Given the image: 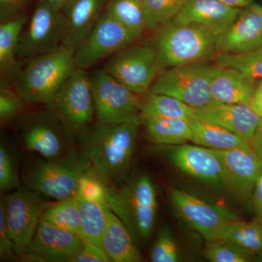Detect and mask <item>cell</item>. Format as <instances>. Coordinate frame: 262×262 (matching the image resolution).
Segmentation results:
<instances>
[{
	"label": "cell",
	"instance_id": "6da1fadb",
	"mask_svg": "<svg viewBox=\"0 0 262 262\" xmlns=\"http://www.w3.org/2000/svg\"><path fill=\"white\" fill-rule=\"evenodd\" d=\"M139 125L91 124L79 136L89 169L106 186L122 178L135 151Z\"/></svg>",
	"mask_w": 262,
	"mask_h": 262
},
{
	"label": "cell",
	"instance_id": "7a4b0ae2",
	"mask_svg": "<svg viewBox=\"0 0 262 262\" xmlns=\"http://www.w3.org/2000/svg\"><path fill=\"white\" fill-rule=\"evenodd\" d=\"M75 50L62 46L58 49L28 60L8 75L27 103L48 105L76 68Z\"/></svg>",
	"mask_w": 262,
	"mask_h": 262
},
{
	"label": "cell",
	"instance_id": "3957f363",
	"mask_svg": "<svg viewBox=\"0 0 262 262\" xmlns=\"http://www.w3.org/2000/svg\"><path fill=\"white\" fill-rule=\"evenodd\" d=\"M154 47L163 70L206 63L216 54L218 35L209 29L173 19L157 31Z\"/></svg>",
	"mask_w": 262,
	"mask_h": 262
},
{
	"label": "cell",
	"instance_id": "277c9868",
	"mask_svg": "<svg viewBox=\"0 0 262 262\" xmlns=\"http://www.w3.org/2000/svg\"><path fill=\"white\" fill-rule=\"evenodd\" d=\"M106 203L123 222L134 239H147L152 233L158 201L154 184L146 175L140 176L120 189L107 187Z\"/></svg>",
	"mask_w": 262,
	"mask_h": 262
},
{
	"label": "cell",
	"instance_id": "5b68a950",
	"mask_svg": "<svg viewBox=\"0 0 262 262\" xmlns=\"http://www.w3.org/2000/svg\"><path fill=\"white\" fill-rule=\"evenodd\" d=\"M88 169L82 154L70 151L59 158L33 163L26 170L24 180L29 189L61 201L77 194L81 177Z\"/></svg>",
	"mask_w": 262,
	"mask_h": 262
},
{
	"label": "cell",
	"instance_id": "8992f818",
	"mask_svg": "<svg viewBox=\"0 0 262 262\" xmlns=\"http://www.w3.org/2000/svg\"><path fill=\"white\" fill-rule=\"evenodd\" d=\"M220 69L206 62L165 69L150 91L172 96L194 108L207 107L217 103L211 96V83Z\"/></svg>",
	"mask_w": 262,
	"mask_h": 262
},
{
	"label": "cell",
	"instance_id": "52a82bcc",
	"mask_svg": "<svg viewBox=\"0 0 262 262\" xmlns=\"http://www.w3.org/2000/svg\"><path fill=\"white\" fill-rule=\"evenodd\" d=\"M90 77L97 122L136 125L142 123L139 95L132 92L103 68L95 71Z\"/></svg>",
	"mask_w": 262,
	"mask_h": 262
},
{
	"label": "cell",
	"instance_id": "ba28073f",
	"mask_svg": "<svg viewBox=\"0 0 262 262\" xmlns=\"http://www.w3.org/2000/svg\"><path fill=\"white\" fill-rule=\"evenodd\" d=\"M72 136H79L92 124L95 115L91 77L85 70L76 68L47 105Z\"/></svg>",
	"mask_w": 262,
	"mask_h": 262
},
{
	"label": "cell",
	"instance_id": "9c48e42d",
	"mask_svg": "<svg viewBox=\"0 0 262 262\" xmlns=\"http://www.w3.org/2000/svg\"><path fill=\"white\" fill-rule=\"evenodd\" d=\"M103 69L139 96L150 91L163 70L152 45L136 43L108 58Z\"/></svg>",
	"mask_w": 262,
	"mask_h": 262
},
{
	"label": "cell",
	"instance_id": "30bf717a",
	"mask_svg": "<svg viewBox=\"0 0 262 262\" xmlns=\"http://www.w3.org/2000/svg\"><path fill=\"white\" fill-rule=\"evenodd\" d=\"M18 118L20 139L28 151L46 159L67 154L73 136L51 110L25 114Z\"/></svg>",
	"mask_w": 262,
	"mask_h": 262
},
{
	"label": "cell",
	"instance_id": "8fae6325",
	"mask_svg": "<svg viewBox=\"0 0 262 262\" xmlns=\"http://www.w3.org/2000/svg\"><path fill=\"white\" fill-rule=\"evenodd\" d=\"M138 40L133 33L114 18L106 9L89 35L75 50V67L86 70L106 58H111Z\"/></svg>",
	"mask_w": 262,
	"mask_h": 262
},
{
	"label": "cell",
	"instance_id": "7c38bea8",
	"mask_svg": "<svg viewBox=\"0 0 262 262\" xmlns=\"http://www.w3.org/2000/svg\"><path fill=\"white\" fill-rule=\"evenodd\" d=\"M62 37L61 12L38 2L19 39L17 60L27 61L58 49Z\"/></svg>",
	"mask_w": 262,
	"mask_h": 262
},
{
	"label": "cell",
	"instance_id": "4fadbf2b",
	"mask_svg": "<svg viewBox=\"0 0 262 262\" xmlns=\"http://www.w3.org/2000/svg\"><path fill=\"white\" fill-rule=\"evenodd\" d=\"M7 225L16 254L24 253L35 234L47 203L39 193L19 189L4 199Z\"/></svg>",
	"mask_w": 262,
	"mask_h": 262
},
{
	"label": "cell",
	"instance_id": "5bb4252c",
	"mask_svg": "<svg viewBox=\"0 0 262 262\" xmlns=\"http://www.w3.org/2000/svg\"><path fill=\"white\" fill-rule=\"evenodd\" d=\"M170 199L182 218L208 242L220 241L227 226L238 220L226 208L211 204L182 189L173 188Z\"/></svg>",
	"mask_w": 262,
	"mask_h": 262
},
{
	"label": "cell",
	"instance_id": "9a60e30c",
	"mask_svg": "<svg viewBox=\"0 0 262 262\" xmlns=\"http://www.w3.org/2000/svg\"><path fill=\"white\" fill-rule=\"evenodd\" d=\"M222 167L223 185L241 201L252 196L262 173V158L250 147L213 149Z\"/></svg>",
	"mask_w": 262,
	"mask_h": 262
},
{
	"label": "cell",
	"instance_id": "2e32d148",
	"mask_svg": "<svg viewBox=\"0 0 262 262\" xmlns=\"http://www.w3.org/2000/svg\"><path fill=\"white\" fill-rule=\"evenodd\" d=\"M262 46V6L251 3L242 8L233 23L217 37V53H248Z\"/></svg>",
	"mask_w": 262,
	"mask_h": 262
},
{
	"label": "cell",
	"instance_id": "e0dca14e",
	"mask_svg": "<svg viewBox=\"0 0 262 262\" xmlns=\"http://www.w3.org/2000/svg\"><path fill=\"white\" fill-rule=\"evenodd\" d=\"M78 234L40 221L26 254L42 261H69L82 248Z\"/></svg>",
	"mask_w": 262,
	"mask_h": 262
},
{
	"label": "cell",
	"instance_id": "ac0fdd59",
	"mask_svg": "<svg viewBox=\"0 0 262 262\" xmlns=\"http://www.w3.org/2000/svg\"><path fill=\"white\" fill-rule=\"evenodd\" d=\"M110 0H70L61 10L62 45L76 50L107 8Z\"/></svg>",
	"mask_w": 262,
	"mask_h": 262
},
{
	"label": "cell",
	"instance_id": "d6986e66",
	"mask_svg": "<svg viewBox=\"0 0 262 262\" xmlns=\"http://www.w3.org/2000/svg\"><path fill=\"white\" fill-rule=\"evenodd\" d=\"M170 159L189 177L213 187L224 186L222 163L213 149L195 144H182L172 150Z\"/></svg>",
	"mask_w": 262,
	"mask_h": 262
},
{
	"label": "cell",
	"instance_id": "ffe728a7",
	"mask_svg": "<svg viewBox=\"0 0 262 262\" xmlns=\"http://www.w3.org/2000/svg\"><path fill=\"white\" fill-rule=\"evenodd\" d=\"M195 117L220 125L251 141L261 117L248 104L217 103L202 108H194Z\"/></svg>",
	"mask_w": 262,
	"mask_h": 262
},
{
	"label": "cell",
	"instance_id": "44dd1931",
	"mask_svg": "<svg viewBox=\"0 0 262 262\" xmlns=\"http://www.w3.org/2000/svg\"><path fill=\"white\" fill-rule=\"evenodd\" d=\"M239 11L217 0H187L173 20L206 27L219 36L233 23Z\"/></svg>",
	"mask_w": 262,
	"mask_h": 262
},
{
	"label": "cell",
	"instance_id": "7402d4cb",
	"mask_svg": "<svg viewBox=\"0 0 262 262\" xmlns=\"http://www.w3.org/2000/svg\"><path fill=\"white\" fill-rule=\"evenodd\" d=\"M257 84L256 79L241 71L220 67L211 81V94L217 103L248 104Z\"/></svg>",
	"mask_w": 262,
	"mask_h": 262
},
{
	"label": "cell",
	"instance_id": "603a6c76",
	"mask_svg": "<svg viewBox=\"0 0 262 262\" xmlns=\"http://www.w3.org/2000/svg\"><path fill=\"white\" fill-rule=\"evenodd\" d=\"M101 248L114 262L142 261L134 237L123 222L111 209L103 233Z\"/></svg>",
	"mask_w": 262,
	"mask_h": 262
},
{
	"label": "cell",
	"instance_id": "cb8c5ba5",
	"mask_svg": "<svg viewBox=\"0 0 262 262\" xmlns=\"http://www.w3.org/2000/svg\"><path fill=\"white\" fill-rule=\"evenodd\" d=\"M192 130V142L216 150L250 147V141L220 125L195 117L189 121Z\"/></svg>",
	"mask_w": 262,
	"mask_h": 262
},
{
	"label": "cell",
	"instance_id": "d4e9b609",
	"mask_svg": "<svg viewBox=\"0 0 262 262\" xmlns=\"http://www.w3.org/2000/svg\"><path fill=\"white\" fill-rule=\"evenodd\" d=\"M143 118L183 119L190 121L195 118L194 108L168 95L149 91L140 96Z\"/></svg>",
	"mask_w": 262,
	"mask_h": 262
},
{
	"label": "cell",
	"instance_id": "484cf974",
	"mask_svg": "<svg viewBox=\"0 0 262 262\" xmlns=\"http://www.w3.org/2000/svg\"><path fill=\"white\" fill-rule=\"evenodd\" d=\"M81 212L80 237L84 244L101 246L110 208L106 203L90 201L75 194Z\"/></svg>",
	"mask_w": 262,
	"mask_h": 262
},
{
	"label": "cell",
	"instance_id": "4316f807",
	"mask_svg": "<svg viewBox=\"0 0 262 262\" xmlns=\"http://www.w3.org/2000/svg\"><path fill=\"white\" fill-rule=\"evenodd\" d=\"M146 132L155 142L163 145H182L192 139L189 121L183 119L143 118Z\"/></svg>",
	"mask_w": 262,
	"mask_h": 262
},
{
	"label": "cell",
	"instance_id": "83f0119b",
	"mask_svg": "<svg viewBox=\"0 0 262 262\" xmlns=\"http://www.w3.org/2000/svg\"><path fill=\"white\" fill-rule=\"evenodd\" d=\"M28 20V16L22 13L0 24V70L4 76L9 75L19 63L17 47Z\"/></svg>",
	"mask_w": 262,
	"mask_h": 262
},
{
	"label": "cell",
	"instance_id": "f1b7e54d",
	"mask_svg": "<svg viewBox=\"0 0 262 262\" xmlns=\"http://www.w3.org/2000/svg\"><path fill=\"white\" fill-rule=\"evenodd\" d=\"M41 221L80 236L81 212L77 196L48 204L43 212Z\"/></svg>",
	"mask_w": 262,
	"mask_h": 262
},
{
	"label": "cell",
	"instance_id": "f546056e",
	"mask_svg": "<svg viewBox=\"0 0 262 262\" xmlns=\"http://www.w3.org/2000/svg\"><path fill=\"white\" fill-rule=\"evenodd\" d=\"M106 10L139 39L148 31L143 0H110Z\"/></svg>",
	"mask_w": 262,
	"mask_h": 262
},
{
	"label": "cell",
	"instance_id": "4dcf8cb0",
	"mask_svg": "<svg viewBox=\"0 0 262 262\" xmlns=\"http://www.w3.org/2000/svg\"><path fill=\"white\" fill-rule=\"evenodd\" d=\"M220 241H229L253 253L262 252V223L259 220L231 222Z\"/></svg>",
	"mask_w": 262,
	"mask_h": 262
},
{
	"label": "cell",
	"instance_id": "1f68e13d",
	"mask_svg": "<svg viewBox=\"0 0 262 262\" xmlns=\"http://www.w3.org/2000/svg\"><path fill=\"white\" fill-rule=\"evenodd\" d=\"M187 0H143L147 30L156 32L173 20Z\"/></svg>",
	"mask_w": 262,
	"mask_h": 262
},
{
	"label": "cell",
	"instance_id": "d6a6232c",
	"mask_svg": "<svg viewBox=\"0 0 262 262\" xmlns=\"http://www.w3.org/2000/svg\"><path fill=\"white\" fill-rule=\"evenodd\" d=\"M215 60L219 67L235 69L256 80L262 79L261 47L239 54L219 53Z\"/></svg>",
	"mask_w": 262,
	"mask_h": 262
},
{
	"label": "cell",
	"instance_id": "836d02e7",
	"mask_svg": "<svg viewBox=\"0 0 262 262\" xmlns=\"http://www.w3.org/2000/svg\"><path fill=\"white\" fill-rule=\"evenodd\" d=\"M204 256L211 262H248L253 259L254 254L233 243L217 241L210 242Z\"/></svg>",
	"mask_w": 262,
	"mask_h": 262
},
{
	"label": "cell",
	"instance_id": "e575fe53",
	"mask_svg": "<svg viewBox=\"0 0 262 262\" xmlns=\"http://www.w3.org/2000/svg\"><path fill=\"white\" fill-rule=\"evenodd\" d=\"M26 103L11 81L2 78L0 85V120L2 123L18 118L23 113Z\"/></svg>",
	"mask_w": 262,
	"mask_h": 262
},
{
	"label": "cell",
	"instance_id": "d590c367",
	"mask_svg": "<svg viewBox=\"0 0 262 262\" xmlns=\"http://www.w3.org/2000/svg\"><path fill=\"white\" fill-rule=\"evenodd\" d=\"M179 260L178 246L167 227L160 229L151 251L153 262H177Z\"/></svg>",
	"mask_w": 262,
	"mask_h": 262
},
{
	"label": "cell",
	"instance_id": "8d00e7d4",
	"mask_svg": "<svg viewBox=\"0 0 262 262\" xmlns=\"http://www.w3.org/2000/svg\"><path fill=\"white\" fill-rule=\"evenodd\" d=\"M76 194L90 201L106 203L107 186L88 169L81 177Z\"/></svg>",
	"mask_w": 262,
	"mask_h": 262
},
{
	"label": "cell",
	"instance_id": "74e56055",
	"mask_svg": "<svg viewBox=\"0 0 262 262\" xmlns=\"http://www.w3.org/2000/svg\"><path fill=\"white\" fill-rule=\"evenodd\" d=\"M19 179L13 155L8 146L2 142L0 145V189L10 190L18 187Z\"/></svg>",
	"mask_w": 262,
	"mask_h": 262
},
{
	"label": "cell",
	"instance_id": "f35d334b",
	"mask_svg": "<svg viewBox=\"0 0 262 262\" xmlns=\"http://www.w3.org/2000/svg\"><path fill=\"white\" fill-rule=\"evenodd\" d=\"M15 245L10 237L7 225L4 200L0 202V255L1 258L15 259Z\"/></svg>",
	"mask_w": 262,
	"mask_h": 262
},
{
	"label": "cell",
	"instance_id": "ab89813d",
	"mask_svg": "<svg viewBox=\"0 0 262 262\" xmlns=\"http://www.w3.org/2000/svg\"><path fill=\"white\" fill-rule=\"evenodd\" d=\"M106 253L101 246L91 244H84L76 253L70 262H108Z\"/></svg>",
	"mask_w": 262,
	"mask_h": 262
},
{
	"label": "cell",
	"instance_id": "60d3db41",
	"mask_svg": "<svg viewBox=\"0 0 262 262\" xmlns=\"http://www.w3.org/2000/svg\"><path fill=\"white\" fill-rule=\"evenodd\" d=\"M32 0H0V23L24 13Z\"/></svg>",
	"mask_w": 262,
	"mask_h": 262
},
{
	"label": "cell",
	"instance_id": "b9f144b4",
	"mask_svg": "<svg viewBox=\"0 0 262 262\" xmlns=\"http://www.w3.org/2000/svg\"><path fill=\"white\" fill-rule=\"evenodd\" d=\"M251 196L253 208L257 215V220H262V173L256 182Z\"/></svg>",
	"mask_w": 262,
	"mask_h": 262
},
{
	"label": "cell",
	"instance_id": "7bdbcfd3",
	"mask_svg": "<svg viewBox=\"0 0 262 262\" xmlns=\"http://www.w3.org/2000/svg\"><path fill=\"white\" fill-rule=\"evenodd\" d=\"M248 105L255 113L262 117V79L258 82L256 91Z\"/></svg>",
	"mask_w": 262,
	"mask_h": 262
},
{
	"label": "cell",
	"instance_id": "ee69618b",
	"mask_svg": "<svg viewBox=\"0 0 262 262\" xmlns=\"http://www.w3.org/2000/svg\"><path fill=\"white\" fill-rule=\"evenodd\" d=\"M250 144L255 152L262 158V117L260 118L252 139L250 141Z\"/></svg>",
	"mask_w": 262,
	"mask_h": 262
},
{
	"label": "cell",
	"instance_id": "f6af8a7d",
	"mask_svg": "<svg viewBox=\"0 0 262 262\" xmlns=\"http://www.w3.org/2000/svg\"><path fill=\"white\" fill-rule=\"evenodd\" d=\"M217 1L232 8H239V9L246 8L253 3V0H217Z\"/></svg>",
	"mask_w": 262,
	"mask_h": 262
},
{
	"label": "cell",
	"instance_id": "bcb514c9",
	"mask_svg": "<svg viewBox=\"0 0 262 262\" xmlns=\"http://www.w3.org/2000/svg\"><path fill=\"white\" fill-rule=\"evenodd\" d=\"M48 6L51 7L53 9L61 11L70 0H39Z\"/></svg>",
	"mask_w": 262,
	"mask_h": 262
},
{
	"label": "cell",
	"instance_id": "7dc6e473",
	"mask_svg": "<svg viewBox=\"0 0 262 262\" xmlns=\"http://www.w3.org/2000/svg\"><path fill=\"white\" fill-rule=\"evenodd\" d=\"M259 221H260V222H261V223H262V220H259Z\"/></svg>",
	"mask_w": 262,
	"mask_h": 262
},
{
	"label": "cell",
	"instance_id": "c3c4849f",
	"mask_svg": "<svg viewBox=\"0 0 262 262\" xmlns=\"http://www.w3.org/2000/svg\"><path fill=\"white\" fill-rule=\"evenodd\" d=\"M261 47L262 48V46H261Z\"/></svg>",
	"mask_w": 262,
	"mask_h": 262
}]
</instances>
